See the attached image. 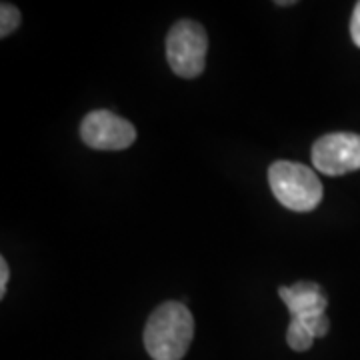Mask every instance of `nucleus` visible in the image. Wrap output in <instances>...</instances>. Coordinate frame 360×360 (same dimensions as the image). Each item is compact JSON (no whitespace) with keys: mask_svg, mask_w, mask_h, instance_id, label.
<instances>
[{"mask_svg":"<svg viewBox=\"0 0 360 360\" xmlns=\"http://www.w3.org/2000/svg\"><path fill=\"white\" fill-rule=\"evenodd\" d=\"M193 314L182 302H165L148 316L144 348L153 360H180L193 342Z\"/></svg>","mask_w":360,"mask_h":360,"instance_id":"1","label":"nucleus"},{"mask_svg":"<svg viewBox=\"0 0 360 360\" xmlns=\"http://www.w3.org/2000/svg\"><path fill=\"white\" fill-rule=\"evenodd\" d=\"M269 182L276 200L295 212H310L321 205V180L304 165L278 160L269 168Z\"/></svg>","mask_w":360,"mask_h":360,"instance_id":"2","label":"nucleus"},{"mask_svg":"<svg viewBox=\"0 0 360 360\" xmlns=\"http://www.w3.org/2000/svg\"><path fill=\"white\" fill-rule=\"evenodd\" d=\"M208 51L206 30L194 20H180L167 37V58L174 75L182 78L198 77L205 70Z\"/></svg>","mask_w":360,"mask_h":360,"instance_id":"3","label":"nucleus"},{"mask_svg":"<svg viewBox=\"0 0 360 360\" xmlns=\"http://www.w3.org/2000/svg\"><path fill=\"white\" fill-rule=\"evenodd\" d=\"M312 165L328 176L360 170V136L352 132L324 134L312 146Z\"/></svg>","mask_w":360,"mask_h":360,"instance_id":"4","label":"nucleus"},{"mask_svg":"<svg viewBox=\"0 0 360 360\" xmlns=\"http://www.w3.org/2000/svg\"><path fill=\"white\" fill-rule=\"evenodd\" d=\"M80 139L94 150H122L136 141V130L110 110H92L80 124Z\"/></svg>","mask_w":360,"mask_h":360,"instance_id":"5","label":"nucleus"},{"mask_svg":"<svg viewBox=\"0 0 360 360\" xmlns=\"http://www.w3.org/2000/svg\"><path fill=\"white\" fill-rule=\"evenodd\" d=\"M278 295L290 310V319L310 321L326 312L328 300L316 283H296L292 286H281Z\"/></svg>","mask_w":360,"mask_h":360,"instance_id":"6","label":"nucleus"},{"mask_svg":"<svg viewBox=\"0 0 360 360\" xmlns=\"http://www.w3.org/2000/svg\"><path fill=\"white\" fill-rule=\"evenodd\" d=\"M286 342L288 347L296 350V352H304L312 347L314 342V335L310 333V328L298 319H290V326H288V333H286Z\"/></svg>","mask_w":360,"mask_h":360,"instance_id":"7","label":"nucleus"},{"mask_svg":"<svg viewBox=\"0 0 360 360\" xmlns=\"http://www.w3.org/2000/svg\"><path fill=\"white\" fill-rule=\"evenodd\" d=\"M20 25V13L13 4H2L0 6V37H8Z\"/></svg>","mask_w":360,"mask_h":360,"instance_id":"8","label":"nucleus"},{"mask_svg":"<svg viewBox=\"0 0 360 360\" xmlns=\"http://www.w3.org/2000/svg\"><path fill=\"white\" fill-rule=\"evenodd\" d=\"M350 37L354 40V44L360 49V2L354 6L352 20H350Z\"/></svg>","mask_w":360,"mask_h":360,"instance_id":"9","label":"nucleus"},{"mask_svg":"<svg viewBox=\"0 0 360 360\" xmlns=\"http://www.w3.org/2000/svg\"><path fill=\"white\" fill-rule=\"evenodd\" d=\"M8 278H11V270L4 258H0V298L6 295V286H8Z\"/></svg>","mask_w":360,"mask_h":360,"instance_id":"10","label":"nucleus"},{"mask_svg":"<svg viewBox=\"0 0 360 360\" xmlns=\"http://www.w3.org/2000/svg\"><path fill=\"white\" fill-rule=\"evenodd\" d=\"M276 4H278V6H292L295 2H292V0H278Z\"/></svg>","mask_w":360,"mask_h":360,"instance_id":"11","label":"nucleus"}]
</instances>
